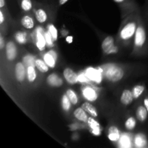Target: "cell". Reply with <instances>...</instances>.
Instances as JSON below:
<instances>
[{
	"mask_svg": "<svg viewBox=\"0 0 148 148\" xmlns=\"http://www.w3.org/2000/svg\"><path fill=\"white\" fill-rule=\"evenodd\" d=\"M36 66L40 72H47L49 71V67L47 64L45 62L44 60H41V59H36Z\"/></svg>",
	"mask_w": 148,
	"mask_h": 148,
	"instance_id": "22",
	"label": "cell"
},
{
	"mask_svg": "<svg viewBox=\"0 0 148 148\" xmlns=\"http://www.w3.org/2000/svg\"><path fill=\"white\" fill-rule=\"evenodd\" d=\"M4 46V39L2 37H0V49H2Z\"/></svg>",
	"mask_w": 148,
	"mask_h": 148,
	"instance_id": "35",
	"label": "cell"
},
{
	"mask_svg": "<svg viewBox=\"0 0 148 148\" xmlns=\"http://www.w3.org/2000/svg\"><path fill=\"white\" fill-rule=\"evenodd\" d=\"M64 77L66 82L69 84L77 83L78 82V75L70 68H66L64 71Z\"/></svg>",
	"mask_w": 148,
	"mask_h": 148,
	"instance_id": "9",
	"label": "cell"
},
{
	"mask_svg": "<svg viewBox=\"0 0 148 148\" xmlns=\"http://www.w3.org/2000/svg\"><path fill=\"white\" fill-rule=\"evenodd\" d=\"M114 1H115V2H116V3H123V2H124V1H126V0H114Z\"/></svg>",
	"mask_w": 148,
	"mask_h": 148,
	"instance_id": "41",
	"label": "cell"
},
{
	"mask_svg": "<svg viewBox=\"0 0 148 148\" xmlns=\"http://www.w3.org/2000/svg\"><path fill=\"white\" fill-rule=\"evenodd\" d=\"M89 80V78L87 76L86 73H81L78 75V82H86Z\"/></svg>",
	"mask_w": 148,
	"mask_h": 148,
	"instance_id": "34",
	"label": "cell"
},
{
	"mask_svg": "<svg viewBox=\"0 0 148 148\" xmlns=\"http://www.w3.org/2000/svg\"><path fill=\"white\" fill-rule=\"evenodd\" d=\"M145 91V87L143 85H137V86L134 87L133 88L132 93L134 95V98H138L143 93V92Z\"/></svg>",
	"mask_w": 148,
	"mask_h": 148,
	"instance_id": "30",
	"label": "cell"
},
{
	"mask_svg": "<svg viewBox=\"0 0 148 148\" xmlns=\"http://www.w3.org/2000/svg\"><path fill=\"white\" fill-rule=\"evenodd\" d=\"M47 14L43 9H38L36 11V18L38 23H45L47 20Z\"/></svg>",
	"mask_w": 148,
	"mask_h": 148,
	"instance_id": "23",
	"label": "cell"
},
{
	"mask_svg": "<svg viewBox=\"0 0 148 148\" xmlns=\"http://www.w3.org/2000/svg\"><path fill=\"white\" fill-rule=\"evenodd\" d=\"M137 125V122L134 117H130L125 122V127L128 130H133Z\"/></svg>",
	"mask_w": 148,
	"mask_h": 148,
	"instance_id": "29",
	"label": "cell"
},
{
	"mask_svg": "<svg viewBox=\"0 0 148 148\" xmlns=\"http://www.w3.org/2000/svg\"><path fill=\"white\" fill-rule=\"evenodd\" d=\"M86 113V111L82 108H77L74 111V116L79 121H82L84 123H88V116Z\"/></svg>",
	"mask_w": 148,
	"mask_h": 148,
	"instance_id": "17",
	"label": "cell"
},
{
	"mask_svg": "<svg viewBox=\"0 0 148 148\" xmlns=\"http://www.w3.org/2000/svg\"><path fill=\"white\" fill-rule=\"evenodd\" d=\"M104 76L107 79L113 82L121 80L124 77V71L119 66L113 64H106L101 68Z\"/></svg>",
	"mask_w": 148,
	"mask_h": 148,
	"instance_id": "1",
	"label": "cell"
},
{
	"mask_svg": "<svg viewBox=\"0 0 148 148\" xmlns=\"http://www.w3.org/2000/svg\"><path fill=\"white\" fill-rule=\"evenodd\" d=\"M6 55L8 60L13 61L17 56V48L13 42L10 41L6 45Z\"/></svg>",
	"mask_w": 148,
	"mask_h": 148,
	"instance_id": "10",
	"label": "cell"
},
{
	"mask_svg": "<svg viewBox=\"0 0 148 148\" xmlns=\"http://www.w3.org/2000/svg\"><path fill=\"white\" fill-rule=\"evenodd\" d=\"M119 146L123 148H130L132 146V138L130 134H123L119 140Z\"/></svg>",
	"mask_w": 148,
	"mask_h": 148,
	"instance_id": "15",
	"label": "cell"
},
{
	"mask_svg": "<svg viewBox=\"0 0 148 148\" xmlns=\"http://www.w3.org/2000/svg\"><path fill=\"white\" fill-rule=\"evenodd\" d=\"M68 1H69V0H59V4L63 5V4H64L65 3L67 2Z\"/></svg>",
	"mask_w": 148,
	"mask_h": 148,
	"instance_id": "39",
	"label": "cell"
},
{
	"mask_svg": "<svg viewBox=\"0 0 148 148\" xmlns=\"http://www.w3.org/2000/svg\"><path fill=\"white\" fill-rule=\"evenodd\" d=\"M82 95H83L84 98L88 101L90 102H93L98 99V93L96 91L93 89L90 86H87L83 88L82 90Z\"/></svg>",
	"mask_w": 148,
	"mask_h": 148,
	"instance_id": "7",
	"label": "cell"
},
{
	"mask_svg": "<svg viewBox=\"0 0 148 148\" xmlns=\"http://www.w3.org/2000/svg\"><path fill=\"white\" fill-rule=\"evenodd\" d=\"M82 108L86 111L88 114H89L90 115L92 116V117H97L98 116V112H97V110L95 109V107L90 104V103L85 102L82 104Z\"/></svg>",
	"mask_w": 148,
	"mask_h": 148,
	"instance_id": "20",
	"label": "cell"
},
{
	"mask_svg": "<svg viewBox=\"0 0 148 148\" xmlns=\"http://www.w3.org/2000/svg\"><path fill=\"white\" fill-rule=\"evenodd\" d=\"M66 40L68 43H71L72 42V40H73V38H72V36H67L66 38Z\"/></svg>",
	"mask_w": 148,
	"mask_h": 148,
	"instance_id": "37",
	"label": "cell"
},
{
	"mask_svg": "<svg viewBox=\"0 0 148 148\" xmlns=\"http://www.w3.org/2000/svg\"><path fill=\"white\" fill-rule=\"evenodd\" d=\"M48 31L49 32V33L52 36L53 40H56V39L58 38V32L56 27L53 25H49V27H48Z\"/></svg>",
	"mask_w": 148,
	"mask_h": 148,
	"instance_id": "32",
	"label": "cell"
},
{
	"mask_svg": "<svg viewBox=\"0 0 148 148\" xmlns=\"http://www.w3.org/2000/svg\"><path fill=\"white\" fill-rule=\"evenodd\" d=\"M4 4H5V1L4 0H0V7L1 8L4 7Z\"/></svg>",
	"mask_w": 148,
	"mask_h": 148,
	"instance_id": "40",
	"label": "cell"
},
{
	"mask_svg": "<svg viewBox=\"0 0 148 148\" xmlns=\"http://www.w3.org/2000/svg\"><path fill=\"white\" fill-rule=\"evenodd\" d=\"M15 38L17 43L20 44H24L27 41V35L25 32H17L15 35Z\"/></svg>",
	"mask_w": 148,
	"mask_h": 148,
	"instance_id": "26",
	"label": "cell"
},
{
	"mask_svg": "<svg viewBox=\"0 0 148 148\" xmlns=\"http://www.w3.org/2000/svg\"><path fill=\"white\" fill-rule=\"evenodd\" d=\"M56 59H57V54L53 50H50L43 56V60L50 68L55 67Z\"/></svg>",
	"mask_w": 148,
	"mask_h": 148,
	"instance_id": "8",
	"label": "cell"
},
{
	"mask_svg": "<svg viewBox=\"0 0 148 148\" xmlns=\"http://www.w3.org/2000/svg\"><path fill=\"white\" fill-rule=\"evenodd\" d=\"M66 94L68 96V98H69V100H70L71 103H72L73 105H76V104H77L78 97L77 95V94L75 93L72 90H70V89L67 90H66Z\"/></svg>",
	"mask_w": 148,
	"mask_h": 148,
	"instance_id": "25",
	"label": "cell"
},
{
	"mask_svg": "<svg viewBox=\"0 0 148 148\" xmlns=\"http://www.w3.org/2000/svg\"><path fill=\"white\" fill-rule=\"evenodd\" d=\"M33 7L31 0H22L21 7L24 11H30Z\"/></svg>",
	"mask_w": 148,
	"mask_h": 148,
	"instance_id": "31",
	"label": "cell"
},
{
	"mask_svg": "<svg viewBox=\"0 0 148 148\" xmlns=\"http://www.w3.org/2000/svg\"><path fill=\"white\" fill-rule=\"evenodd\" d=\"M136 30V24L134 23H130L126 25L124 28L121 30L120 33V36L123 40H127L130 38L132 37L133 35L135 33Z\"/></svg>",
	"mask_w": 148,
	"mask_h": 148,
	"instance_id": "4",
	"label": "cell"
},
{
	"mask_svg": "<svg viewBox=\"0 0 148 148\" xmlns=\"http://www.w3.org/2000/svg\"><path fill=\"white\" fill-rule=\"evenodd\" d=\"M27 79H28L29 82H33L36 80V69H35V66H30L27 67Z\"/></svg>",
	"mask_w": 148,
	"mask_h": 148,
	"instance_id": "24",
	"label": "cell"
},
{
	"mask_svg": "<svg viewBox=\"0 0 148 148\" xmlns=\"http://www.w3.org/2000/svg\"><path fill=\"white\" fill-rule=\"evenodd\" d=\"M15 76L16 79L19 82H23L25 77V69L23 63L19 62L16 64L15 66Z\"/></svg>",
	"mask_w": 148,
	"mask_h": 148,
	"instance_id": "11",
	"label": "cell"
},
{
	"mask_svg": "<svg viewBox=\"0 0 148 148\" xmlns=\"http://www.w3.org/2000/svg\"><path fill=\"white\" fill-rule=\"evenodd\" d=\"M21 23L23 27L26 29H32L34 27L33 19L29 15H25L22 18Z\"/></svg>",
	"mask_w": 148,
	"mask_h": 148,
	"instance_id": "21",
	"label": "cell"
},
{
	"mask_svg": "<svg viewBox=\"0 0 148 148\" xmlns=\"http://www.w3.org/2000/svg\"><path fill=\"white\" fill-rule=\"evenodd\" d=\"M147 110L145 108V106H140L137 108V112H136V116H137V119L140 121H145L147 118Z\"/></svg>",
	"mask_w": 148,
	"mask_h": 148,
	"instance_id": "19",
	"label": "cell"
},
{
	"mask_svg": "<svg viewBox=\"0 0 148 148\" xmlns=\"http://www.w3.org/2000/svg\"><path fill=\"white\" fill-rule=\"evenodd\" d=\"M134 144L136 147L142 148L147 146V140L145 136L143 134H138L134 139Z\"/></svg>",
	"mask_w": 148,
	"mask_h": 148,
	"instance_id": "16",
	"label": "cell"
},
{
	"mask_svg": "<svg viewBox=\"0 0 148 148\" xmlns=\"http://www.w3.org/2000/svg\"><path fill=\"white\" fill-rule=\"evenodd\" d=\"M36 46L40 51H43L46 48V40L45 38V32L42 27L36 29Z\"/></svg>",
	"mask_w": 148,
	"mask_h": 148,
	"instance_id": "5",
	"label": "cell"
},
{
	"mask_svg": "<svg viewBox=\"0 0 148 148\" xmlns=\"http://www.w3.org/2000/svg\"><path fill=\"white\" fill-rule=\"evenodd\" d=\"M4 20V14H3L2 12L0 11V24H2Z\"/></svg>",
	"mask_w": 148,
	"mask_h": 148,
	"instance_id": "36",
	"label": "cell"
},
{
	"mask_svg": "<svg viewBox=\"0 0 148 148\" xmlns=\"http://www.w3.org/2000/svg\"><path fill=\"white\" fill-rule=\"evenodd\" d=\"M71 101L68 96L66 95H64L62 97V108L65 111H68L71 108Z\"/></svg>",
	"mask_w": 148,
	"mask_h": 148,
	"instance_id": "27",
	"label": "cell"
},
{
	"mask_svg": "<svg viewBox=\"0 0 148 148\" xmlns=\"http://www.w3.org/2000/svg\"><path fill=\"white\" fill-rule=\"evenodd\" d=\"M120 132L118 129L116 127H111L108 130V137L111 141L112 142H117L120 139Z\"/></svg>",
	"mask_w": 148,
	"mask_h": 148,
	"instance_id": "18",
	"label": "cell"
},
{
	"mask_svg": "<svg viewBox=\"0 0 148 148\" xmlns=\"http://www.w3.org/2000/svg\"><path fill=\"white\" fill-rule=\"evenodd\" d=\"M144 105H145V108H147V110L148 111V98H145V99L144 100Z\"/></svg>",
	"mask_w": 148,
	"mask_h": 148,
	"instance_id": "38",
	"label": "cell"
},
{
	"mask_svg": "<svg viewBox=\"0 0 148 148\" xmlns=\"http://www.w3.org/2000/svg\"><path fill=\"white\" fill-rule=\"evenodd\" d=\"M85 73H86L89 79L92 80L93 82H96V83H101V81H102L103 71L101 68H100L99 69H95V68L90 67L87 69Z\"/></svg>",
	"mask_w": 148,
	"mask_h": 148,
	"instance_id": "3",
	"label": "cell"
},
{
	"mask_svg": "<svg viewBox=\"0 0 148 148\" xmlns=\"http://www.w3.org/2000/svg\"><path fill=\"white\" fill-rule=\"evenodd\" d=\"M134 95H133L132 92L130 90H124L123 91L121 96V102L124 105L127 106L130 105L134 99Z\"/></svg>",
	"mask_w": 148,
	"mask_h": 148,
	"instance_id": "13",
	"label": "cell"
},
{
	"mask_svg": "<svg viewBox=\"0 0 148 148\" xmlns=\"http://www.w3.org/2000/svg\"><path fill=\"white\" fill-rule=\"evenodd\" d=\"M45 38H46V45L49 47H53V39L49 32H45Z\"/></svg>",
	"mask_w": 148,
	"mask_h": 148,
	"instance_id": "33",
	"label": "cell"
},
{
	"mask_svg": "<svg viewBox=\"0 0 148 148\" xmlns=\"http://www.w3.org/2000/svg\"><path fill=\"white\" fill-rule=\"evenodd\" d=\"M102 49L106 54L115 53L118 51L116 46H114V39L111 36H108L102 43Z\"/></svg>",
	"mask_w": 148,
	"mask_h": 148,
	"instance_id": "2",
	"label": "cell"
},
{
	"mask_svg": "<svg viewBox=\"0 0 148 148\" xmlns=\"http://www.w3.org/2000/svg\"><path fill=\"white\" fill-rule=\"evenodd\" d=\"M146 41V33L145 29L142 26L137 28L135 32L134 43L137 47H142Z\"/></svg>",
	"mask_w": 148,
	"mask_h": 148,
	"instance_id": "6",
	"label": "cell"
},
{
	"mask_svg": "<svg viewBox=\"0 0 148 148\" xmlns=\"http://www.w3.org/2000/svg\"><path fill=\"white\" fill-rule=\"evenodd\" d=\"M47 82L52 87H60L63 83V80L56 74H51L48 77Z\"/></svg>",
	"mask_w": 148,
	"mask_h": 148,
	"instance_id": "14",
	"label": "cell"
},
{
	"mask_svg": "<svg viewBox=\"0 0 148 148\" xmlns=\"http://www.w3.org/2000/svg\"><path fill=\"white\" fill-rule=\"evenodd\" d=\"M23 63H24L27 66H36L35 57L33 56H32V55H26V56L23 58Z\"/></svg>",
	"mask_w": 148,
	"mask_h": 148,
	"instance_id": "28",
	"label": "cell"
},
{
	"mask_svg": "<svg viewBox=\"0 0 148 148\" xmlns=\"http://www.w3.org/2000/svg\"><path fill=\"white\" fill-rule=\"evenodd\" d=\"M88 124L89 127L91 130V132L94 134V135L98 136L101 134V126H100L99 123L97 121H95L93 118L90 117L88 118Z\"/></svg>",
	"mask_w": 148,
	"mask_h": 148,
	"instance_id": "12",
	"label": "cell"
}]
</instances>
